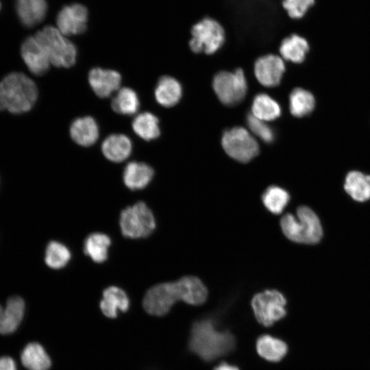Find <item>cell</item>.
<instances>
[{
    "instance_id": "cell-1",
    "label": "cell",
    "mask_w": 370,
    "mask_h": 370,
    "mask_svg": "<svg viewBox=\"0 0 370 370\" xmlns=\"http://www.w3.org/2000/svg\"><path fill=\"white\" fill-rule=\"evenodd\" d=\"M207 297L208 290L199 278L185 276L151 287L145 295L143 306L149 314L161 317L166 314L177 301L197 306L204 304Z\"/></svg>"
},
{
    "instance_id": "cell-2",
    "label": "cell",
    "mask_w": 370,
    "mask_h": 370,
    "mask_svg": "<svg viewBox=\"0 0 370 370\" xmlns=\"http://www.w3.org/2000/svg\"><path fill=\"white\" fill-rule=\"evenodd\" d=\"M188 345L191 352L211 361L231 352L235 340L230 332L219 330L213 320L205 319L193 325Z\"/></svg>"
},
{
    "instance_id": "cell-3",
    "label": "cell",
    "mask_w": 370,
    "mask_h": 370,
    "mask_svg": "<svg viewBox=\"0 0 370 370\" xmlns=\"http://www.w3.org/2000/svg\"><path fill=\"white\" fill-rule=\"evenodd\" d=\"M38 97L36 84L22 73H10L0 82V111L8 110L14 114L27 112Z\"/></svg>"
},
{
    "instance_id": "cell-4",
    "label": "cell",
    "mask_w": 370,
    "mask_h": 370,
    "mask_svg": "<svg viewBox=\"0 0 370 370\" xmlns=\"http://www.w3.org/2000/svg\"><path fill=\"white\" fill-rule=\"evenodd\" d=\"M283 234L289 240L304 244H315L323 235L322 226L316 213L309 207L299 206L296 216L291 213L280 219Z\"/></svg>"
},
{
    "instance_id": "cell-5",
    "label": "cell",
    "mask_w": 370,
    "mask_h": 370,
    "mask_svg": "<svg viewBox=\"0 0 370 370\" xmlns=\"http://www.w3.org/2000/svg\"><path fill=\"white\" fill-rule=\"evenodd\" d=\"M35 37L45 49L53 66L69 68L75 64L77 48L58 28L47 25L38 31Z\"/></svg>"
},
{
    "instance_id": "cell-6",
    "label": "cell",
    "mask_w": 370,
    "mask_h": 370,
    "mask_svg": "<svg viewBox=\"0 0 370 370\" xmlns=\"http://www.w3.org/2000/svg\"><path fill=\"white\" fill-rule=\"evenodd\" d=\"M119 224L123 235L130 238H145L156 228L154 215L143 201H138L122 210Z\"/></svg>"
},
{
    "instance_id": "cell-7",
    "label": "cell",
    "mask_w": 370,
    "mask_h": 370,
    "mask_svg": "<svg viewBox=\"0 0 370 370\" xmlns=\"http://www.w3.org/2000/svg\"><path fill=\"white\" fill-rule=\"evenodd\" d=\"M190 33L189 46L194 53H214L225 41L223 27L217 20L209 17L195 23Z\"/></svg>"
},
{
    "instance_id": "cell-8",
    "label": "cell",
    "mask_w": 370,
    "mask_h": 370,
    "mask_svg": "<svg viewBox=\"0 0 370 370\" xmlns=\"http://www.w3.org/2000/svg\"><path fill=\"white\" fill-rule=\"evenodd\" d=\"M286 299L277 290H267L255 295L251 306L257 321L264 326H270L286 314Z\"/></svg>"
},
{
    "instance_id": "cell-9",
    "label": "cell",
    "mask_w": 370,
    "mask_h": 370,
    "mask_svg": "<svg viewBox=\"0 0 370 370\" xmlns=\"http://www.w3.org/2000/svg\"><path fill=\"white\" fill-rule=\"evenodd\" d=\"M213 89L219 99L226 106L240 103L247 92V82L242 69L234 72L218 73L212 82Z\"/></svg>"
},
{
    "instance_id": "cell-10",
    "label": "cell",
    "mask_w": 370,
    "mask_h": 370,
    "mask_svg": "<svg viewBox=\"0 0 370 370\" xmlns=\"http://www.w3.org/2000/svg\"><path fill=\"white\" fill-rule=\"evenodd\" d=\"M222 146L231 158L241 162L250 161L259 152L256 140L246 129L241 127L224 132Z\"/></svg>"
},
{
    "instance_id": "cell-11",
    "label": "cell",
    "mask_w": 370,
    "mask_h": 370,
    "mask_svg": "<svg viewBox=\"0 0 370 370\" xmlns=\"http://www.w3.org/2000/svg\"><path fill=\"white\" fill-rule=\"evenodd\" d=\"M88 10L79 3L64 6L56 17L57 28L65 36L79 35L86 29Z\"/></svg>"
},
{
    "instance_id": "cell-12",
    "label": "cell",
    "mask_w": 370,
    "mask_h": 370,
    "mask_svg": "<svg viewBox=\"0 0 370 370\" xmlns=\"http://www.w3.org/2000/svg\"><path fill=\"white\" fill-rule=\"evenodd\" d=\"M21 57L29 72L36 76L45 74L51 62L43 47L34 36H29L21 47Z\"/></svg>"
},
{
    "instance_id": "cell-13",
    "label": "cell",
    "mask_w": 370,
    "mask_h": 370,
    "mask_svg": "<svg viewBox=\"0 0 370 370\" xmlns=\"http://www.w3.org/2000/svg\"><path fill=\"white\" fill-rule=\"evenodd\" d=\"M284 71L285 65L282 59L275 55L262 56L255 62V75L258 82L267 87L279 85Z\"/></svg>"
},
{
    "instance_id": "cell-14",
    "label": "cell",
    "mask_w": 370,
    "mask_h": 370,
    "mask_svg": "<svg viewBox=\"0 0 370 370\" xmlns=\"http://www.w3.org/2000/svg\"><path fill=\"white\" fill-rule=\"evenodd\" d=\"M88 82L93 92L100 98H106L119 90L121 83L119 73L100 67L92 69L88 73Z\"/></svg>"
},
{
    "instance_id": "cell-15",
    "label": "cell",
    "mask_w": 370,
    "mask_h": 370,
    "mask_svg": "<svg viewBox=\"0 0 370 370\" xmlns=\"http://www.w3.org/2000/svg\"><path fill=\"white\" fill-rule=\"evenodd\" d=\"M69 132L72 140L82 147L94 145L99 135L98 124L91 116L75 119L70 126Z\"/></svg>"
},
{
    "instance_id": "cell-16",
    "label": "cell",
    "mask_w": 370,
    "mask_h": 370,
    "mask_svg": "<svg viewBox=\"0 0 370 370\" xmlns=\"http://www.w3.org/2000/svg\"><path fill=\"white\" fill-rule=\"evenodd\" d=\"M16 10L21 23L32 27L45 19L47 3L46 0H16Z\"/></svg>"
},
{
    "instance_id": "cell-17",
    "label": "cell",
    "mask_w": 370,
    "mask_h": 370,
    "mask_svg": "<svg viewBox=\"0 0 370 370\" xmlns=\"http://www.w3.org/2000/svg\"><path fill=\"white\" fill-rule=\"evenodd\" d=\"M99 306L106 317L116 318L119 312H124L128 310L130 299L123 289L112 286L103 291Z\"/></svg>"
},
{
    "instance_id": "cell-18",
    "label": "cell",
    "mask_w": 370,
    "mask_h": 370,
    "mask_svg": "<svg viewBox=\"0 0 370 370\" xmlns=\"http://www.w3.org/2000/svg\"><path fill=\"white\" fill-rule=\"evenodd\" d=\"M101 151L104 156L110 161L121 162L131 154L132 143L125 134H111L103 141Z\"/></svg>"
},
{
    "instance_id": "cell-19",
    "label": "cell",
    "mask_w": 370,
    "mask_h": 370,
    "mask_svg": "<svg viewBox=\"0 0 370 370\" xmlns=\"http://www.w3.org/2000/svg\"><path fill=\"white\" fill-rule=\"evenodd\" d=\"M154 171L146 163L130 162L125 167L123 174L125 186L131 190L145 188L153 178Z\"/></svg>"
},
{
    "instance_id": "cell-20",
    "label": "cell",
    "mask_w": 370,
    "mask_h": 370,
    "mask_svg": "<svg viewBox=\"0 0 370 370\" xmlns=\"http://www.w3.org/2000/svg\"><path fill=\"white\" fill-rule=\"evenodd\" d=\"M25 310L24 300L19 296L10 297L3 308L1 334H10L14 332L23 321Z\"/></svg>"
},
{
    "instance_id": "cell-21",
    "label": "cell",
    "mask_w": 370,
    "mask_h": 370,
    "mask_svg": "<svg viewBox=\"0 0 370 370\" xmlns=\"http://www.w3.org/2000/svg\"><path fill=\"white\" fill-rule=\"evenodd\" d=\"M182 94V89L177 80L170 76H162L157 82L154 95L156 101L166 108L178 103Z\"/></svg>"
},
{
    "instance_id": "cell-22",
    "label": "cell",
    "mask_w": 370,
    "mask_h": 370,
    "mask_svg": "<svg viewBox=\"0 0 370 370\" xmlns=\"http://www.w3.org/2000/svg\"><path fill=\"white\" fill-rule=\"evenodd\" d=\"M22 365L28 370H48L51 360L45 348L38 343H28L21 354Z\"/></svg>"
},
{
    "instance_id": "cell-23",
    "label": "cell",
    "mask_w": 370,
    "mask_h": 370,
    "mask_svg": "<svg viewBox=\"0 0 370 370\" xmlns=\"http://www.w3.org/2000/svg\"><path fill=\"white\" fill-rule=\"evenodd\" d=\"M344 188L354 200L367 201L370 199V175L358 171H349L345 179Z\"/></svg>"
},
{
    "instance_id": "cell-24",
    "label": "cell",
    "mask_w": 370,
    "mask_h": 370,
    "mask_svg": "<svg viewBox=\"0 0 370 370\" xmlns=\"http://www.w3.org/2000/svg\"><path fill=\"white\" fill-rule=\"evenodd\" d=\"M309 51L307 40L297 34L284 38L280 47V53L282 58L294 63L302 62Z\"/></svg>"
},
{
    "instance_id": "cell-25",
    "label": "cell",
    "mask_w": 370,
    "mask_h": 370,
    "mask_svg": "<svg viewBox=\"0 0 370 370\" xmlns=\"http://www.w3.org/2000/svg\"><path fill=\"white\" fill-rule=\"evenodd\" d=\"M132 126L136 134L147 141L156 139L160 134L158 119L151 112L138 114L134 119Z\"/></svg>"
},
{
    "instance_id": "cell-26",
    "label": "cell",
    "mask_w": 370,
    "mask_h": 370,
    "mask_svg": "<svg viewBox=\"0 0 370 370\" xmlns=\"http://www.w3.org/2000/svg\"><path fill=\"white\" fill-rule=\"evenodd\" d=\"M256 349L263 358L278 362L286 355L288 347L284 341L269 335H263L257 340Z\"/></svg>"
},
{
    "instance_id": "cell-27",
    "label": "cell",
    "mask_w": 370,
    "mask_h": 370,
    "mask_svg": "<svg viewBox=\"0 0 370 370\" xmlns=\"http://www.w3.org/2000/svg\"><path fill=\"white\" fill-rule=\"evenodd\" d=\"M111 106L112 109L118 114L133 115L138 110L140 101L135 90L124 87L119 89L113 97Z\"/></svg>"
},
{
    "instance_id": "cell-28",
    "label": "cell",
    "mask_w": 370,
    "mask_h": 370,
    "mask_svg": "<svg viewBox=\"0 0 370 370\" xmlns=\"http://www.w3.org/2000/svg\"><path fill=\"white\" fill-rule=\"evenodd\" d=\"M110 238L103 233L90 234L84 242V253L94 262L101 263L108 258Z\"/></svg>"
},
{
    "instance_id": "cell-29",
    "label": "cell",
    "mask_w": 370,
    "mask_h": 370,
    "mask_svg": "<svg viewBox=\"0 0 370 370\" xmlns=\"http://www.w3.org/2000/svg\"><path fill=\"white\" fill-rule=\"evenodd\" d=\"M315 99L308 90L296 88L289 96V108L291 113L296 117H302L309 114L314 108Z\"/></svg>"
},
{
    "instance_id": "cell-30",
    "label": "cell",
    "mask_w": 370,
    "mask_h": 370,
    "mask_svg": "<svg viewBox=\"0 0 370 370\" xmlns=\"http://www.w3.org/2000/svg\"><path fill=\"white\" fill-rule=\"evenodd\" d=\"M252 115L264 121H273L280 116L281 109L274 99L266 94L256 95L251 106Z\"/></svg>"
},
{
    "instance_id": "cell-31",
    "label": "cell",
    "mask_w": 370,
    "mask_h": 370,
    "mask_svg": "<svg viewBox=\"0 0 370 370\" xmlns=\"http://www.w3.org/2000/svg\"><path fill=\"white\" fill-rule=\"evenodd\" d=\"M262 201L265 208L274 214H279L290 200L289 193L284 188L271 186L262 195Z\"/></svg>"
},
{
    "instance_id": "cell-32",
    "label": "cell",
    "mask_w": 370,
    "mask_h": 370,
    "mask_svg": "<svg viewBox=\"0 0 370 370\" xmlns=\"http://www.w3.org/2000/svg\"><path fill=\"white\" fill-rule=\"evenodd\" d=\"M71 258L69 249L58 241H51L47 246L45 260L48 267L59 269L67 264Z\"/></svg>"
},
{
    "instance_id": "cell-33",
    "label": "cell",
    "mask_w": 370,
    "mask_h": 370,
    "mask_svg": "<svg viewBox=\"0 0 370 370\" xmlns=\"http://www.w3.org/2000/svg\"><path fill=\"white\" fill-rule=\"evenodd\" d=\"M247 123L251 132L263 141L270 143L273 140V132L265 121L249 114L247 117Z\"/></svg>"
},
{
    "instance_id": "cell-34",
    "label": "cell",
    "mask_w": 370,
    "mask_h": 370,
    "mask_svg": "<svg viewBox=\"0 0 370 370\" xmlns=\"http://www.w3.org/2000/svg\"><path fill=\"white\" fill-rule=\"evenodd\" d=\"M314 3V0H283L282 7L291 18H300Z\"/></svg>"
},
{
    "instance_id": "cell-35",
    "label": "cell",
    "mask_w": 370,
    "mask_h": 370,
    "mask_svg": "<svg viewBox=\"0 0 370 370\" xmlns=\"http://www.w3.org/2000/svg\"><path fill=\"white\" fill-rule=\"evenodd\" d=\"M0 370H17L15 361L9 356L0 357Z\"/></svg>"
},
{
    "instance_id": "cell-36",
    "label": "cell",
    "mask_w": 370,
    "mask_h": 370,
    "mask_svg": "<svg viewBox=\"0 0 370 370\" xmlns=\"http://www.w3.org/2000/svg\"><path fill=\"white\" fill-rule=\"evenodd\" d=\"M214 370H239L236 367L228 365L227 363H221L214 368Z\"/></svg>"
},
{
    "instance_id": "cell-37",
    "label": "cell",
    "mask_w": 370,
    "mask_h": 370,
    "mask_svg": "<svg viewBox=\"0 0 370 370\" xmlns=\"http://www.w3.org/2000/svg\"><path fill=\"white\" fill-rule=\"evenodd\" d=\"M3 314V308L0 304V331H1V325H2Z\"/></svg>"
},
{
    "instance_id": "cell-38",
    "label": "cell",
    "mask_w": 370,
    "mask_h": 370,
    "mask_svg": "<svg viewBox=\"0 0 370 370\" xmlns=\"http://www.w3.org/2000/svg\"><path fill=\"white\" fill-rule=\"evenodd\" d=\"M1 3H0V9H1Z\"/></svg>"
},
{
    "instance_id": "cell-39",
    "label": "cell",
    "mask_w": 370,
    "mask_h": 370,
    "mask_svg": "<svg viewBox=\"0 0 370 370\" xmlns=\"http://www.w3.org/2000/svg\"><path fill=\"white\" fill-rule=\"evenodd\" d=\"M151 370V369H150Z\"/></svg>"
}]
</instances>
